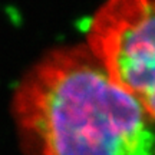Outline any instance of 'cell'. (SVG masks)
Segmentation results:
<instances>
[{
  "mask_svg": "<svg viewBox=\"0 0 155 155\" xmlns=\"http://www.w3.org/2000/svg\"><path fill=\"white\" fill-rule=\"evenodd\" d=\"M85 38L109 78L155 116V0H105Z\"/></svg>",
  "mask_w": 155,
  "mask_h": 155,
  "instance_id": "7a4b0ae2",
  "label": "cell"
},
{
  "mask_svg": "<svg viewBox=\"0 0 155 155\" xmlns=\"http://www.w3.org/2000/svg\"><path fill=\"white\" fill-rule=\"evenodd\" d=\"M12 116L26 155H155V116L85 45L42 56L17 83Z\"/></svg>",
  "mask_w": 155,
  "mask_h": 155,
  "instance_id": "6da1fadb",
  "label": "cell"
}]
</instances>
